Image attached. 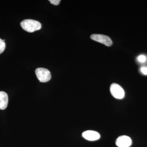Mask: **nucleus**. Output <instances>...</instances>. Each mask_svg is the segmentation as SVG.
<instances>
[{
    "mask_svg": "<svg viewBox=\"0 0 147 147\" xmlns=\"http://www.w3.org/2000/svg\"><path fill=\"white\" fill-rule=\"evenodd\" d=\"M20 24L22 29L28 32H33L41 28V24L40 22L32 19L24 20L21 21Z\"/></svg>",
    "mask_w": 147,
    "mask_h": 147,
    "instance_id": "nucleus-1",
    "label": "nucleus"
},
{
    "mask_svg": "<svg viewBox=\"0 0 147 147\" xmlns=\"http://www.w3.org/2000/svg\"><path fill=\"white\" fill-rule=\"evenodd\" d=\"M37 78L40 82L45 83L51 79V73L49 70L44 68H38L35 70Z\"/></svg>",
    "mask_w": 147,
    "mask_h": 147,
    "instance_id": "nucleus-2",
    "label": "nucleus"
},
{
    "mask_svg": "<svg viewBox=\"0 0 147 147\" xmlns=\"http://www.w3.org/2000/svg\"><path fill=\"white\" fill-rule=\"evenodd\" d=\"M110 91L113 97L118 99H123L125 96V91L119 84L114 83L111 85Z\"/></svg>",
    "mask_w": 147,
    "mask_h": 147,
    "instance_id": "nucleus-3",
    "label": "nucleus"
},
{
    "mask_svg": "<svg viewBox=\"0 0 147 147\" xmlns=\"http://www.w3.org/2000/svg\"><path fill=\"white\" fill-rule=\"evenodd\" d=\"M90 38L93 40L102 43L108 47L111 46L113 44V41L111 38L105 35L93 34L91 36Z\"/></svg>",
    "mask_w": 147,
    "mask_h": 147,
    "instance_id": "nucleus-4",
    "label": "nucleus"
},
{
    "mask_svg": "<svg viewBox=\"0 0 147 147\" xmlns=\"http://www.w3.org/2000/svg\"><path fill=\"white\" fill-rule=\"evenodd\" d=\"M132 141L130 137L125 135L120 136L116 141V144L119 147H129L131 146Z\"/></svg>",
    "mask_w": 147,
    "mask_h": 147,
    "instance_id": "nucleus-5",
    "label": "nucleus"
},
{
    "mask_svg": "<svg viewBox=\"0 0 147 147\" xmlns=\"http://www.w3.org/2000/svg\"><path fill=\"white\" fill-rule=\"evenodd\" d=\"M82 136L84 139L90 141H94L100 139V134L97 131L94 130H87L84 131Z\"/></svg>",
    "mask_w": 147,
    "mask_h": 147,
    "instance_id": "nucleus-6",
    "label": "nucleus"
},
{
    "mask_svg": "<svg viewBox=\"0 0 147 147\" xmlns=\"http://www.w3.org/2000/svg\"><path fill=\"white\" fill-rule=\"evenodd\" d=\"M8 102V96L5 92H0V109L5 110L7 107Z\"/></svg>",
    "mask_w": 147,
    "mask_h": 147,
    "instance_id": "nucleus-7",
    "label": "nucleus"
},
{
    "mask_svg": "<svg viewBox=\"0 0 147 147\" xmlns=\"http://www.w3.org/2000/svg\"><path fill=\"white\" fill-rule=\"evenodd\" d=\"M147 59V57L144 55H139L137 57V60L141 63H144L146 61Z\"/></svg>",
    "mask_w": 147,
    "mask_h": 147,
    "instance_id": "nucleus-8",
    "label": "nucleus"
},
{
    "mask_svg": "<svg viewBox=\"0 0 147 147\" xmlns=\"http://www.w3.org/2000/svg\"><path fill=\"white\" fill-rule=\"evenodd\" d=\"M6 47L5 42L2 39L0 38V54L2 53L4 51Z\"/></svg>",
    "mask_w": 147,
    "mask_h": 147,
    "instance_id": "nucleus-9",
    "label": "nucleus"
},
{
    "mask_svg": "<svg viewBox=\"0 0 147 147\" xmlns=\"http://www.w3.org/2000/svg\"><path fill=\"white\" fill-rule=\"evenodd\" d=\"M140 71L142 74L145 75H147V67H142L140 69Z\"/></svg>",
    "mask_w": 147,
    "mask_h": 147,
    "instance_id": "nucleus-10",
    "label": "nucleus"
},
{
    "mask_svg": "<svg viewBox=\"0 0 147 147\" xmlns=\"http://www.w3.org/2000/svg\"><path fill=\"white\" fill-rule=\"evenodd\" d=\"M49 1H50L51 3L54 5H57L59 4L61 1H60V0H50Z\"/></svg>",
    "mask_w": 147,
    "mask_h": 147,
    "instance_id": "nucleus-11",
    "label": "nucleus"
}]
</instances>
